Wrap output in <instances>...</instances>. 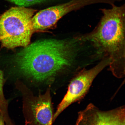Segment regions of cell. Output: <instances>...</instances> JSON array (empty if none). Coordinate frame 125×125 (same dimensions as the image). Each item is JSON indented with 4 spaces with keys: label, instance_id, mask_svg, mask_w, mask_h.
<instances>
[{
    "label": "cell",
    "instance_id": "4",
    "mask_svg": "<svg viewBox=\"0 0 125 125\" xmlns=\"http://www.w3.org/2000/svg\"><path fill=\"white\" fill-rule=\"evenodd\" d=\"M22 95L23 111L26 125H52L54 113L50 88L38 96L23 84L17 85Z\"/></svg>",
    "mask_w": 125,
    "mask_h": 125
},
{
    "label": "cell",
    "instance_id": "1",
    "mask_svg": "<svg viewBox=\"0 0 125 125\" xmlns=\"http://www.w3.org/2000/svg\"><path fill=\"white\" fill-rule=\"evenodd\" d=\"M94 57L91 44L79 35L62 40L38 41L18 52L14 62L23 76L42 82L61 75L72 79L93 64Z\"/></svg>",
    "mask_w": 125,
    "mask_h": 125
},
{
    "label": "cell",
    "instance_id": "10",
    "mask_svg": "<svg viewBox=\"0 0 125 125\" xmlns=\"http://www.w3.org/2000/svg\"><path fill=\"white\" fill-rule=\"evenodd\" d=\"M0 125H6L3 120L0 117Z\"/></svg>",
    "mask_w": 125,
    "mask_h": 125
},
{
    "label": "cell",
    "instance_id": "9",
    "mask_svg": "<svg viewBox=\"0 0 125 125\" xmlns=\"http://www.w3.org/2000/svg\"><path fill=\"white\" fill-rule=\"evenodd\" d=\"M19 7H26L44 2L48 0H5Z\"/></svg>",
    "mask_w": 125,
    "mask_h": 125
},
{
    "label": "cell",
    "instance_id": "2",
    "mask_svg": "<svg viewBox=\"0 0 125 125\" xmlns=\"http://www.w3.org/2000/svg\"><path fill=\"white\" fill-rule=\"evenodd\" d=\"M100 10L103 15L97 25L83 37L108 56L112 63H121L125 60V5Z\"/></svg>",
    "mask_w": 125,
    "mask_h": 125
},
{
    "label": "cell",
    "instance_id": "3",
    "mask_svg": "<svg viewBox=\"0 0 125 125\" xmlns=\"http://www.w3.org/2000/svg\"><path fill=\"white\" fill-rule=\"evenodd\" d=\"M36 11L25 7H12L0 16V42L3 47L12 49L30 44L34 32L32 19Z\"/></svg>",
    "mask_w": 125,
    "mask_h": 125
},
{
    "label": "cell",
    "instance_id": "8",
    "mask_svg": "<svg viewBox=\"0 0 125 125\" xmlns=\"http://www.w3.org/2000/svg\"><path fill=\"white\" fill-rule=\"evenodd\" d=\"M4 82L3 72L0 68V116L4 119L9 118L8 102L5 97L3 92Z\"/></svg>",
    "mask_w": 125,
    "mask_h": 125
},
{
    "label": "cell",
    "instance_id": "6",
    "mask_svg": "<svg viewBox=\"0 0 125 125\" xmlns=\"http://www.w3.org/2000/svg\"><path fill=\"white\" fill-rule=\"evenodd\" d=\"M99 1V0H70L64 3L41 10L32 19L34 32L49 29L67 14L86 6L98 4Z\"/></svg>",
    "mask_w": 125,
    "mask_h": 125
},
{
    "label": "cell",
    "instance_id": "7",
    "mask_svg": "<svg viewBox=\"0 0 125 125\" xmlns=\"http://www.w3.org/2000/svg\"><path fill=\"white\" fill-rule=\"evenodd\" d=\"M75 125H125V107L104 111L90 104L78 113Z\"/></svg>",
    "mask_w": 125,
    "mask_h": 125
},
{
    "label": "cell",
    "instance_id": "5",
    "mask_svg": "<svg viewBox=\"0 0 125 125\" xmlns=\"http://www.w3.org/2000/svg\"><path fill=\"white\" fill-rule=\"evenodd\" d=\"M110 59L105 57L92 68L85 69L70 81L68 91L59 104L53 117V122L67 107L81 99L88 92L95 78L106 67L109 66Z\"/></svg>",
    "mask_w": 125,
    "mask_h": 125
}]
</instances>
